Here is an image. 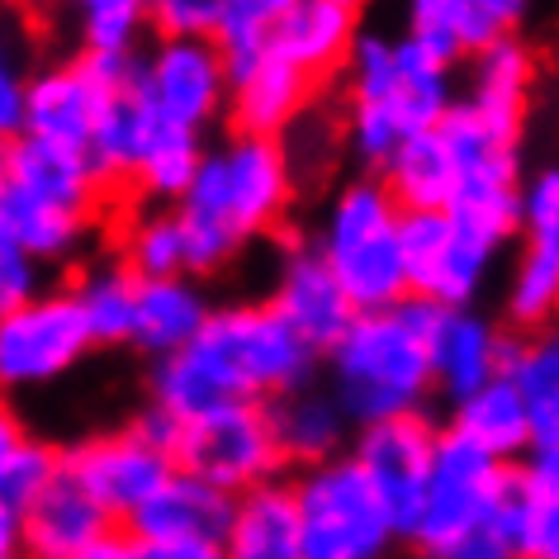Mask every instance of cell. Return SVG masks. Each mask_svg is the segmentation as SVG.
I'll return each mask as SVG.
<instances>
[{"instance_id":"4","label":"cell","mask_w":559,"mask_h":559,"mask_svg":"<svg viewBox=\"0 0 559 559\" xmlns=\"http://www.w3.org/2000/svg\"><path fill=\"white\" fill-rule=\"evenodd\" d=\"M508 474L512 460L488 455L484 445L460 437L455 427H441L437 451H431V474L423 488V508H417L403 545L437 559H469L498 493L508 488Z\"/></svg>"},{"instance_id":"2","label":"cell","mask_w":559,"mask_h":559,"mask_svg":"<svg viewBox=\"0 0 559 559\" xmlns=\"http://www.w3.org/2000/svg\"><path fill=\"white\" fill-rule=\"evenodd\" d=\"M441 304L403 295L384 309H356L337 342L323 352L328 389L342 403L346 423H380L394 413H417L437 399L431 389V328Z\"/></svg>"},{"instance_id":"28","label":"cell","mask_w":559,"mask_h":559,"mask_svg":"<svg viewBox=\"0 0 559 559\" xmlns=\"http://www.w3.org/2000/svg\"><path fill=\"white\" fill-rule=\"evenodd\" d=\"M299 498L280 474L242 488L233 498L228 555L233 559H299Z\"/></svg>"},{"instance_id":"24","label":"cell","mask_w":559,"mask_h":559,"mask_svg":"<svg viewBox=\"0 0 559 559\" xmlns=\"http://www.w3.org/2000/svg\"><path fill=\"white\" fill-rule=\"evenodd\" d=\"M313 95H318L313 76H304L299 67H289L285 58H275L265 48L247 72H237L228 81V109H223V119H233V133L280 138L313 105Z\"/></svg>"},{"instance_id":"29","label":"cell","mask_w":559,"mask_h":559,"mask_svg":"<svg viewBox=\"0 0 559 559\" xmlns=\"http://www.w3.org/2000/svg\"><path fill=\"white\" fill-rule=\"evenodd\" d=\"M91 223L95 214H86V209H67V204L38 200V194H24L15 186H0V228L44 265L76 261L91 237Z\"/></svg>"},{"instance_id":"46","label":"cell","mask_w":559,"mask_h":559,"mask_svg":"<svg viewBox=\"0 0 559 559\" xmlns=\"http://www.w3.org/2000/svg\"><path fill=\"white\" fill-rule=\"evenodd\" d=\"M479 5L488 10V20H493L498 29H522L536 0H479Z\"/></svg>"},{"instance_id":"17","label":"cell","mask_w":559,"mask_h":559,"mask_svg":"<svg viewBox=\"0 0 559 559\" xmlns=\"http://www.w3.org/2000/svg\"><path fill=\"white\" fill-rule=\"evenodd\" d=\"M516 190H522V147L488 152L469 166H455L445 218L479 247L502 251L516 237Z\"/></svg>"},{"instance_id":"47","label":"cell","mask_w":559,"mask_h":559,"mask_svg":"<svg viewBox=\"0 0 559 559\" xmlns=\"http://www.w3.org/2000/svg\"><path fill=\"white\" fill-rule=\"evenodd\" d=\"M257 5H265V10H271V15H275V10H285L289 0H257Z\"/></svg>"},{"instance_id":"27","label":"cell","mask_w":559,"mask_h":559,"mask_svg":"<svg viewBox=\"0 0 559 559\" xmlns=\"http://www.w3.org/2000/svg\"><path fill=\"white\" fill-rule=\"evenodd\" d=\"M498 323H488L484 313L469 309H441L437 328H431V389L455 403L474 394L484 380H493L498 374Z\"/></svg>"},{"instance_id":"45","label":"cell","mask_w":559,"mask_h":559,"mask_svg":"<svg viewBox=\"0 0 559 559\" xmlns=\"http://www.w3.org/2000/svg\"><path fill=\"white\" fill-rule=\"evenodd\" d=\"M24 555V526H20V508L0 498V559Z\"/></svg>"},{"instance_id":"16","label":"cell","mask_w":559,"mask_h":559,"mask_svg":"<svg viewBox=\"0 0 559 559\" xmlns=\"http://www.w3.org/2000/svg\"><path fill=\"white\" fill-rule=\"evenodd\" d=\"M469 62H474V86L469 95H460V105L502 147H522L526 123H531V100H536V81H540L536 48L526 38H516V29H508L493 44H484Z\"/></svg>"},{"instance_id":"10","label":"cell","mask_w":559,"mask_h":559,"mask_svg":"<svg viewBox=\"0 0 559 559\" xmlns=\"http://www.w3.org/2000/svg\"><path fill=\"white\" fill-rule=\"evenodd\" d=\"M138 72L157 119L171 129L204 138L228 109V67L204 34H162L147 58L138 52Z\"/></svg>"},{"instance_id":"1","label":"cell","mask_w":559,"mask_h":559,"mask_svg":"<svg viewBox=\"0 0 559 559\" xmlns=\"http://www.w3.org/2000/svg\"><path fill=\"white\" fill-rule=\"evenodd\" d=\"M323 356L285 323L271 299L209 309L204 328L186 346L152 356L147 394L180 423L233 399H275L318 380Z\"/></svg>"},{"instance_id":"43","label":"cell","mask_w":559,"mask_h":559,"mask_svg":"<svg viewBox=\"0 0 559 559\" xmlns=\"http://www.w3.org/2000/svg\"><path fill=\"white\" fill-rule=\"evenodd\" d=\"M44 289V261H34L15 237L0 228V309H15V304L34 299Z\"/></svg>"},{"instance_id":"48","label":"cell","mask_w":559,"mask_h":559,"mask_svg":"<svg viewBox=\"0 0 559 559\" xmlns=\"http://www.w3.org/2000/svg\"><path fill=\"white\" fill-rule=\"evenodd\" d=\"M346 5H360V0H346Z\"/></svg>"},{"instance_id":"6","label":"cell","mask_w":559,"mask_h":559,"mask_svg":"<svg viewBox=\"0 0 559 559\" xmlns=\"http://www.w3.org/2000/svg\"><path fill=\"white\" fill-rule=\"evenodd\" d=\"M233 498L200 474L171 469L119 526L133 559H218L228 555Z\"/></svg>"},{"instance_id":"39","label":"cell","mask_w":559,"mask_h":559,"mask_svg":"<svg viewBox=\"0 0 559 559\" xmlns=\"http://www.w3.org/2000/svg\"><path fill=\"white\" fill-rule=\"evenodd\" d=\"M24 76H29V48H24L20 10L0 0V143L24 129Z\"/></svg>"},{"instance_id":"21","label":"cell","mask_w":559,"mask_h":559,"mask_svg":"<svg viewBox=\"0 0 559 559\" xmlns=\"http://www.w3.org/2000/svg\"><path fill=\"white\" fill-rule=\"evenodd\" d=\"M157 129H162V119L147 100L143 72H138V58H133L129 76L115 86V95H109V105L100 109V119H95V129L86 138V162H91V171L100 180L105 194L129 186Z\"/></svg>"},{"instance_id":"5","label":"cell","mask_w":559,"mask_h":559,"mask_svg":"<svg viewBox=\"0 0 559 559\" xmlns=\"http://www.w3.org/2000/svg\"><path fill=\"white\" fill-rule=\"evenodd\" d=\"M299 559H380L399 545L389 508L352 451L299 465Z\"/></svg>"},{"instance_id":"33","label":"cell","mask_w":559,"mask_h":559,"mask_svg":"<svg viewBox=\"0 0 559 559\" xmlns=\"http://www.w3.org/2000/svg\"><path fill=\"white\" fill-rule=\"evenodd\" d=\"M559 309V233H526L502 299V323L512 332H540Z\"/></svg>"},{"instance_id":"32","label":"cell","mask_w":559,"mask_h":559,"mask_svg":"<svg viewBox=\"0 0 559 559\" xmlns=\"http://www.w3.org/2000/svg\"><path fill=\"white\" fill-rule=\"evenodd\" d=\"M445 427H455L460 437H469L474 445H484V451L498 460H522L526 441H531L522 394L512 389L508 374H493V380H484L474 394L455 399Z\"/></svg>"},{"instance_id":"7","label":"cell","mask_w":559,"mask_h":559,"mask_svg":"<svg viewBox=\"0 0 559 559\" xmlns=\"http://www.w3.org/2000/svg\"><path fill=\"white\" fill-rule=\"evenodd\" d=\"M91 332L67 289H38L34 299L0 309V394L44 389L86 360Z\"/></svg>"},{"instance_id":"3","label":"cell","mask_w":559,"mask_h":559,"mask_svg":"<svg viewBox=\"0 0 559 559\" xmlns=\"http://www.w3.org/2000/svg\"><path fill=\"white\" fill-rule=\"evenodd\" d=\"M399 214L380 176L366 171L332 194L323 228H318L313 251L337 275L352 309H384L408 295V271H403L399 247Z\"/></svg>"},{"instance_id":"19","label":"cell","mask_w":559,"mask_h":559,"mask_svg":"<svg viewBox=\"0 0 559 559\" xmlns=\"http://www.w3.org/2000/svg\"><path fill=\"white\" fill-rule=\"evenodd\" d=\"M271 309L285 318V323L295 328L318 356H323L328 346L342 337L346 323H352V313H356L352 299H346V289L337 285V275H332L328 261L313 251V242L285 251V261H280V280H275V295H271Z\"/></svg>"},{"instance_id":"25","label":"cell","mask_w":559,"mask_h":559,"mask_svg":"<svg viewBox=\"0 0 559 559\" xmlns=\"http://www.w3.org/2000/svg\"><path fill=\"white\" fill-rule=\"evenodd\" d=\"M209 295L190 271L176 275H138L133 285V328L129 346H138L147 360L186 346L209 318Z\"/></svg>"},{"instance_id":"20","label":"cell","mask_w":559,"mask_h":559,"mask_svg":"<svg viewBox=\"0 0 559 559\" xmlns=\"http://www.w3.org/2000/svg\"><path fill=\"white\" fill-rule=\"evenodd\" d=\"M0 186H15L24 194H38V200H52L67 209H86V214L100 209V194H105L86 152L48 143V138L24 133V129L0 143Z\"/></svg>"},{"instance_id":"13","label":"cell","mask_w":559,"mask_h":559,"mask_svg":"<svg viewBox=\"0 0 559 559\" xmlns=\"http://www.w3.org/2000/svg\"><path fill=\"white\" fill-rule=\"evenodd\" d=\"M20 526H24V555L38 559H133L123 526L95 498L81 493L62 474V465L20 508Z\"/></svg>"},{"instance_id":"34","label":"cell","mask_w":559,"mask_h":559,"mask_svg":"<svg viewBox=\"0 0 559 559\" xmlns=\"http://www.w3.org/2000/svg\"><path fill=\"white\" fill-rule=\"evenodd\" d=\"M408 34H417L427 48H437L445 62L460 67L508 29L488 20L479 0H408Z\"/></svg>"},{"instance_id":"37","label":"cell","mask_w":559,"mask_h":559,"mask_svg":"<svg viewBox=\"0 0 559 559\" xmlns=\"http://www.w3.org/2000/svg\"><path fill=\"white\" fill-rule=\"evenodd\" d=\"M76 10L81 52H109V58H129L138 52L147 34L143 0H67Z\"/></svg>"},{"instance_id":"31","label":"cell","mask_w":559,"mask_h":559,"mask_svg":"<svg viewBox=\"0 0 559 559\" xmlns=\"http://www.w3.org/2000/svg\"><path fill=\"white\" fill-rule=\"evenodd\" d=\"M455 62H445L437 48H427L417 34L394 38V119L403 133L413 129H431L445 105L455 100Z\"/></svg>"},{"instance_id":"14","label":"cell","mask_w":559,"mask_h":559,"mask_svg":"<svg viewBox=\"0 0 559 559\" xmlns=\"http://www.w3.org/2000/svg\"><path fill=\"white\" fill-rule=\"evenodd\" d=\"M58 460H62L67 479H72L86 498L100 502L115 522H123V516L176 469V460L166 451H157V445H147L133 427L105 431V437H86V441L67 445V451H58Z\"/></svg>"},{"instance_id":"30","label":"cell","mask_w":559,"mask_h":559,"mask_svg":"<svg viewBox=\"0 0 559 559\" xmlns=\"http://www.w3.org/2000/svg\"><path fill=\"white\" fill-rule=\"evenodd\" d=\"M374 176H380V186L399 209H445L455 190V162H451V147L441 143L437 123L403 133L389 147V157L374 166Z\"/></svg>"},{"instance_id":"8","label":"cell","mask_w":559,"mask_h":559,"mask_svg":"<svg viewBox=\"0 0 559 559\" xmlns=\"http://www.w3.org/2000/svg\"><path fill=\"white\" fill-rule=\"evenodd\" d=\"M171 460L176 469L200 474V479L228 488V493H242V488L285 469L261 399H233L180 423Z\"/></svg>"},{"instance_id":"42","label":"cell","mask_w":559,"mask_h":559,"mask_svg":"<svg viewBox=\"0 0 559 559\" xmlns=\"http://www.w3.org/2000/svg\"><path fill=\"white\" fill-rule=\"evenodd\" d=\"M516 233H559V171L540 166V171L522 176L516 190Z\"/></svg>"},{"instance_id":"18","label":"cell","mask_w":559,"mask_h":559,"mask_svg":"<svg viewBox=\"0 0 559 559\" xmlns=\"http://www.w3.org/2000/svg\"><path fill=\"white\" fill-rule=\"evenodd\" d=\"M356 29H360L356 5H346V0H289L285 10L271 15L265 48L323 86L328 76L342 72Z\"/></svg>"},{"instance_id":"15","label":"cell","mask_w":559,"mask_h":559,"mask_svg":"<svg viewBox=\"0 0 559 559\" xmlns=\"http://www.w3.org/2000/svg\"><path fill=\"white\" fill-rule=\"evenodd\" d=\"M223 166V190H228V214L233 228L242 233V242L265 237L285 223L289 204L299 194V180L289 171L285 143L265 133H233L218 147Z\"/></svg>"},{"instance_id":"40","label":"cell","mask_w":559,"mask_h":559,"mask_svg":"<svg viewBox=\"0 0 559 559\" xmlns=\"http://www.w3.org/2000/svg\"><path fill=\"white\" fill-rule=\"evenodd\" d=\"M58 445H48V441H38L24 431V441H20V451L10 455V469H5V484H0V498L5 502H15V508H24L38 488H44L52 474H58Z\"/></svg>"},{"instance_id":"12","label":"cell","mask_w":559,"mask_h":559,"mask_svg":"<svg viewBox=\"0 0 559 559\" xmlns=\"http://www.w3.org/2000/svg\"><path fill=\"white\" fill-rule=\"evenodd\" d=\"M559 555V455L512 460L508 488L474 540L469 559H555Z\"/></svg>"},{"instance_id":"35","label":"cell","mask_w":559,"mask_h":559,"mask_svg":"<svg viewBox=\"0 0 559 559\" xmlns=\"http://www.w3.org/2000/svg\"><path fill=\"white\" fill-rule=\"evenodd\" d=\"M133 285H138V275L123 261L91 265V271L72 285V299L81 309V323L91 332V346H129Z\"/></svg>"},{"instance_id":"9","label":"cell","mask_w":559,"mask_h":559,"mask_svg":"<svg viewBox=\"0 0 559 559\" xmlns=\"http://www.w3.org/2000/svg\"><path fill=\"white\" fill-rule=\"evenodd\" d=\"M138 52L109 58V52H76L67 62H48L24 76V133H38L48 143L81 147L109 105V95L129 76Z\"/></svg>"},{"instance_id":"22","label":"cell","mask_w":559,"mask_h":559,"mask_svg":"<svg viewBox=\"0 0 559 559\" xmlns=\"http://www.w3.org/2000/svg\"><path fill=\"white\" fill-rule=\"evenodd\" d=\"M498 374H508L526 408V455H559V342L550 332H502Z\"/></svg>"},{"instance_id":"44","label":"cell","mask_w":559,"mask_h":559,"mask_svg":"<svg viewBox=\"0 0 559 559\" xmlns=\"http://www.w3.org/2000/svg\"><path fill=\"white\" fill-rule=\"evenodd\" d=\"M129 427H133V431H138V437H143L147 445H157V451H166V455L176 451V437H180V417H176V413H166L162 403H147V408L138 413Z\"/></svg>"},{"instance_id":"23","label":"cell","mask_w":559,"mask_h":559,"mask_svg":"<svg viewBox=\"0 0 559 559\" xmlns=\"http://www.w3.org/2000/svg\"><path fill=\"white\" fill-rule=\"evenodd\" d=\"M171 209H176V223H180L190 275H218L223 265L237 261L242 233L233 228V214H228V190H223L218 152H204L200 166H194V176H190V186L176 194Z\"/></svg>"},{"instance_id":"38","label":"cell","mask_w":559,"mask_h":559,"mask_svg":"<svg viewBox=\"0 0 559 559\" xmlns=\"http://www.w3.org/2000/svg\"><path fill=\"white\" fill-rule=\"evenodd\" d=\"M123 265L133 275H176L186 271V242H180V223L171 204H157L152 214L133 218L123 233Z\"/></svg>"},{"instance_id":"26","label":"cell","mask_w":559,"mask_h":559,"mask_svg":"<svg viewBox=\"0 0 559 559\" xmlns=\"http://www.w3.org/2000/svg\"><path fill=\"white\" fill-rule=\"evenodd\" d=\"M265 417H271V437L285 465H313V460L342 455L352 441V423H346L342 403L318 380L265 399Z\"/></svg>"},{"instance_id":"11","label":"cell","mask_w":559,"mask_h":559,"mask_svg":"<svg viewBox=\"0 0 559 559\" xmlns=\"http://www.w3.org/2000/svg\"><path fill=\"white\" fill-rule=\"evenodd\" d=\"M437 423H431L427 408L417 413H394L380 417V423H360L356 441L346 445L352 460L366 469V479L374 484V493L389 508V522H394L399 545L408 540V526L417 508H423V488L431 474V451H437Z\"/></svg>"},{"instance_id":"36","label":"cell","mask_w":559,"mask_h":559,"mask_svg":"<svg viewBox=\"0 0 559 559\" xmlns=\"http://www.w3.org/2000/svg\"><path fill=\"white\" fill-rule=\"evenodd\" d=\"M200 157H204V138L200 133L162 123V129L152 133V143H147V152H143V162H138L129 186L152 204H176V194L190 186Z\"/></svg>"},{"instance_id":"41","label":"cell","mask_w":559,"mask_h":559,"mask_svg":"<svg viewBox=\"0 0 559 559\" xmlns=\"http://www.w3.org/2000/svg\"><path fill=\"white\" fill-rule=\"evenodd\" d=\"M152 34H214L228 0H143Z\"/></svg>"}]
</instances>
